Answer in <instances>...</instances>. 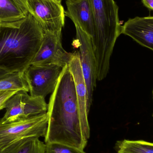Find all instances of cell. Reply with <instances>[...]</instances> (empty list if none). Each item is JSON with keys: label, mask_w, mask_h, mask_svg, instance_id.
I'll return each instance as SVG.
<instances>
[{"label": "cell", "mask_w": 153, "mask_h": 153, "mask_svg": "<svg viewBox=\"0 0 153 153\" xmlns=\"http://www.w3.org/2000/svg\"><path fill=\"white\" fill-rule=\"evenodd\" d=\"M46 143H58L81 150L86 146L78 111L75 84L69 65L63 68L50 96Z\"/></svg>", "instance_id": "obj_1"}, {"label": "cell", "mask_w": 153, "mask_h": 153, "mask_svg": "<svg viewBox=\"0 0 153 153\" xmlns=\"http://www.w3.org/2000/svg\"><path fill=\"white\" fill-rule=\"evenodd\" d=\"M44 30L29 13L17 23L0 29V70L10 74L23 73L38 52Z\"/></svg>", "instance_id": "obj_2"}, {"label": "cell", "mask_w": 153, "mask_h": 153, "mask_svg": "<svg viewBox=\"0 0 153 153\" xmlns=\"http://www.w3.org/2000/svg\"><path fill=\"white\" fill-rule=\"evenodd\" d=\"M95 25L92 39L96 62L97 80L101 81L108 73L110 61L115 43L122 34L119 7L114 0H90Z\"/></svg>", "instance_id": "obj_3"}, {"label": "cell", "mask_w": 153, "mask_h": 153, "mask_svg": "<svg viewBox=\"0 0 153 153\" xmlns=\"http://www.w3.org/2000/svg\"><path fill=\"white\" fill-rule=\"evenodd\" d=\"M47 113L11 123L0 124V153H15L29 139L45 137Z\"/></svg>", "instance_id": "obj_4"}, {"label": "cell", "mask_w": 153, "mask_h": 153, "mask_svg": "<svg viewBox=\"0 0 153 153\" xmlns=\"http://www.w3.org/2000/svg\"><path fill=\"white\" fill-rule=\"evenodd\" d=\"M48 105L45 98L32 97L25 91H19L6 103V112L0 124L11 123L47 113Z\"/></svg>", "instance_id": "obj_5"}, {"label": "cell", "mask_w": 153, "mask_h": 153, "mask_svg": "<svg viewBox=\"0 0 153 153\" xmlns=\"http://www.w3.org/2000/svg\"><path fill=\"white\" fill-rule=\"evenodd\" d=\"M76 37L73 42L79 49L80 62L87 90V109L90 111L92 102L93 94L96 86V62L93 46L92 39L90 36L77 25Z\"/></svg>", "instance_id": "obj_6"}, {"label": "cell", "mask_w": 153, "mask_h": 153, "mask_svg": "<svg viewBox=\"0 0 153 153\" xmlns=\"http://www.w3.org/2000/svg\"><path fill=\"white\" fill-rule=\"evenodd\" d=\"M63 68L56 65H30L23 73L32 97L45 98L53 93Z\"/></svg>", "instance_id": "obj_7"}, {"label": "cell", "mask_w": 153, "mask_h": 153, "mask_svg": "<svg viewBox=\"0 0 153 153\" xmlns=\"http://www.w3.org/2000/svg\"><path fill=\"white\" fill-rule=\"evenodd\" d=\"M29 12L44 31H62L65 23V11L62 3L51 0H26Z\"/></svg>", "instance_id": "obj_8"}, {"label": "cell", "mask_w": 153, "mask_h": 153, "mask_svg": "<svg viewBox=\"0 0 153 153\" xmlns=\"http://www.w3.org/2000/svg\"><path fill=\"white\" fill-rule=\"evenodd\" d=\"M62 31H44L40 48L31 65H56L63 68L68 65L73 53L66 52L62 47Z\"/></svg>", "instance_id": "obj_9"}, {"label": "cell", "mask_w": 153, "mask_h": 153, "mask_svg": "<svg viewBox=\"0 0 153 153\" xmlns=\"http://www.w3.org/2000/svg\"><path fill=\"white\" fill-rule=\"evenodd\" d=\"M68 65L74 80L78 111L84 135L88 140L90 137V128L88 119L89 112L87 106V90L81 67L79 51L73 53Z\"/></svg>", "instance_id": "obj_10"}, {"label": "cell", "mask_w": 153, "mask_h": 153, "mask_svg": "<svg viewBox=\"0 0 153 153\" xmlns=\"http://www.w3.org/2000/svg\"><path fill=\"white\" fill-rule=\"evenodd\" d=\"M67 10L65 16L70 18L74 25L93 38L95 25L90 0H65Z\"/></svg>", "instance_id": "obj_11"}, {"label": "cell", "mask_w": 153, "mask_h": 153, "mask_svg": "<svg viewBox=\"0 0 153 153\" xmlns=\"http://www.w3.org/2000/svg\"><path fill=\"white\" fill-rule=\"evenodd\" d=\"M122 34L153 51V16L128 19L122 26Z\"/></svg>", "instance_id": "obj_12"}, {"label": "cell", "mask_w": 153, "mask_h": 153, "mask_svg": "<svg viewBox=\"0 0 153 153\" xmlns=\"http://www.w3.org/2000/svg\"><path fill=\"white\" fill-rule=\"evenodd\" d=\"M27 14L13 0H0V22L2 26L19 22L25 19Z\"/></svg>", "instance_id": "obj_13"}, {"label": "cell", "mask_w": 153, "mask_h": 153, "mask_svg": "<svg viewBox=\"0 0 153 153\" xmlns=\"http://www.w3.org/2000/svg\"><path fill=\"white\" fill-rule=\"evenodd\" d=\"M25 91L29 92V87L24 74H11L0 79V91Z\"/></svg>", "instance_id": "obj_14"}, {"label": "cell", "mask_w": 153, "mask_h": 153, "mask_svg": "<svg viewBox=\"0 0 153 153\" xmlns=\"http://www.w3.org/2000/svg\"><path fill=\"white\" fill-rule=\"evenodd\" d=\"M118 153H153V143L124 140L117 143Z\"/></svg>", "instance_id": "obj_15"}, {"label": "cell", "mask_w": 153, "mask_h": 153, "mask_svg": "<svg viewBox=\"0 0 153 153\" xmlns=\"http://www.w3.org/2000/svg\"><path fill=\"white\" fill-rule=\"evenodd\" d=\"M46 144L37 137L26 141L15 153H45Z\"/></svg>", "instance_id": "obj_16"}, {"label": "cell", "mask_w": 153, "mask_h": 153, "mask_svg": "<svg viewBox=\"0 0 153 153\" xmlns=\"http://www.w3.org/2000/svg\"><path fill=\"white\" fill-rule=\"evenodd\" d=\"M45 153H85L84 150L58 143H46Z\"/></svg>", "instance_id": "obj_17"}, {"label": "cell", "mask_w": 153, "mask_h": 153, "mask_svg": "<svg viewBox=\"0 0 153 153\" xmlns=\"http://www.w3.org/2000/svg\"><path fill=\"white\" fill-rule=\"evenodd\" d=\"M18 91H0V110L5 108L7 101L17 92Z\"/></svg>", "instance_id": "obj_18"}, {"label": "cell", "mask_w": 153, "mask_h": 153, "mask_svg": "<svg viewBox=\"0 0 153 153\" xmlns=\"http://www.w3.org/2000/svg\"><path fill=\"white\" fill-rule=\"evenodd\" d=\"M13 1L26 14H27L29 13L26 0H13Z\"/></svg>", "instance_id": "obj_19"}, {"label": "cell", "mask_w": 153, "mask_h": 153, "mask_svg": "<svg viewBox=\"0 0 153 153\" xmlns=\"http://www.w3.org/2000/svg\"><path fill=\"white\" fill-rule=\"evenodd\" d=\"M143 4L150 10L153 11V0H141Z\"/></svg>", "instance_id": "obj_20"}, {"label": "cell", "mask_w": 153, "mask_h": 153, "mask_svg": "<svg viewBox=\"0 0 153 153\" xmlns=\"http://www.w3.org/2000/svg\"><path fill=\"white\" fill-rule=\"evenodd\" d=\"M10 74H11L7 72L4 71L0 70V79L4 78V77L8 76V75H10Z\"/></svg>", "instance_id": "obj_21"}, {"label": "cell", "mask_w": 153, "mask_h": 153, "mask_svg": "<svg viewBox=\"0 0 153 153\" xmlns=\"http://www.w3.org/2000/svg\"><path fill=\"white\" fill-rule=\"evenodd\" d=\"M51 1H54L56 2L59 3H62V0H51Z\"/></svg>", "instance_id": "obj_22"}, {"label": "cell", "mask_w": 153, "mask_h": 153, "mask_svg": "<svg viewBox=\"0 0 153 153\" xmlns=\"http://www.w3.org/2000/svg\"><path fill=\"white\" fill-rule=\"evenodd\" d=\"M2 27L1 24V22H0V29H1V27Z\"/></svg>", "instance_id": "obj_23"}, {"label": "cell", "mask_w": 153, "mask_h": 153, "mask_svg": "<svg viewBox=\"0 0 153 153\" xmlns=\"http://www.w3.org/2000/svg\"></svg>", "instance_id": "obj_24"}]
</instances>
